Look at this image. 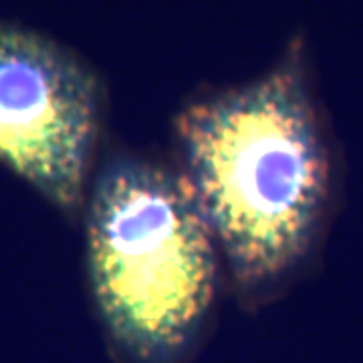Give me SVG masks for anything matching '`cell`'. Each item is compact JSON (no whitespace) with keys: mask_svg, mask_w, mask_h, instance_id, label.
<instances>
[{"mask_svg":"<svg viewBox=\"0 0 363 363\" xmlns=\"http://www.w3.org/2000/svg\"><path fill=\"white\" fill-rule=\"evenodd\" d=\"M182 182L234 293L259 309L309 259L329 202V156L291 47L262 77L192 101L176 117Z\"/></svg>","mask_w":363,"mask_h":363,"instance_id":"1","label":"cell"},{"mask_svg":"<svg viewBox=\"0 0 363 363\" xmlns=\"http://www.w3.org/2000/svg\"><path fill=\"white\" fill-rule=\"evenodd\" d=\"M93 301L117 363H188L218 289V248L182 178L107 157L85 196Z\"/></svg>","mask_w":363,"mask_h":363,"instance_id":"2","label":"cell"},{"mask_svg":"<svg viewBox=\"0 0 363 363\" xmlns=\"http://www.w3.org/2000/svg\"><path fill=\"white\" fill-rule=\"evenodd\" d=\"M104 89L77 55L0 23V160L65 214L85 206Z\"/></svg>","mask_w":363,"mask_h":363,"instance_id":"3","label":"cell"}]
</instances>
